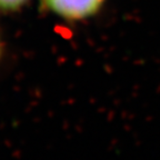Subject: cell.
<instances>
[{"instance_id": "2", "label": "cell", "mask_w": 160, "mask_h": 160, "mask_svg": "<svg viewBox=\"0 0 160 160\" xmlns=\"http://www.w3.org/2000/svg\"><path fill=\"white\" fill-rule=\"evenodd\" d=\"M30 0H0V12L13 13L21 10Z\"/></svg>"}, {"instance_id": "1", "label": "cell", "mask_w": 160, "mask_h": 160, "mask_svg": "<svg viewBox=\"0 0 160 160\" xmlns=\"http://www.w3.org/2000/svg\"><path fill=\"white\" fill-rule=\"evenodd\" d=\"M107 0H41L43 7L68 22L86 21L102 10Z\"/></svg>"}, {"instance_id": "3", "label": "cell", "mask_w": 160, "mask_h": 160, "mask_svg": "<svg viewBox=\"0 0 160 160\" xmlns=\"http://www.w3.org/2000/svg\"><path fill=\"white\" fill-rule=\"evenodd\" d=\"M3 52V45H2V40H1V37H0V58L2 56Z\"/></svg>"}]
</instances>
